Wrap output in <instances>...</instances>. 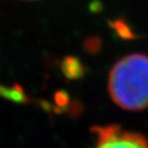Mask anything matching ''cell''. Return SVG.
Listing matches in <instances>:
<instances>
[{
    "instance_id": "obj_1",
    "label": "cell",
    "mask_w": 148,
    "mask_h": 148,
    "mask_svg": "<svg viewBox=\"0 0 148 148\" xmlns=\"http://www.w3.org/2000/svg\"><path fill=\"white\" fill-rule=\"evenodd\" d=\"M108 92L120 108H148V56L133 53L117 61L109 73Z\"/></svg>"
},
{
    "instance_id": "obj_2",
    "label": "cell",
    "mask_w": 148,
    "mask_h": 148,
    "mask_svg": "<svg viewBox=\"0 0 148 148\" xmlns=\"http://www.w3.org/2000/svg\"><path fill=\"white\" fill-rule=\"evenodd\" d=\"M96 141L92 148H148V139L119 125H108L95 129Z\"/></svg>"
}]
</instances>
